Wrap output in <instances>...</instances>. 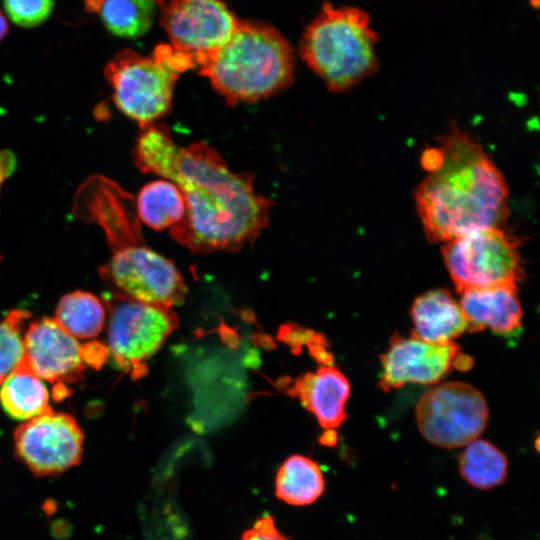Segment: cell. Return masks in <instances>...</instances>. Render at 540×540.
Returning a JSON list of instances; mask_svg holds the SVG:
<instances>
[{"label": "cell", "mask_w": 540, "mask_h": 540, "mask_svg": "<svg viewBox=\"0 0 540 540\" xmlns=\"http://www.w3.org/2000/svg\"><path fill=\"white\" fill-rule=\"evenodd\" d=\"M141 130L135 165L173 182L185 201L184 218L170 228L176 242L196 254L236 252L267 227L273 202L255 191L251 174L232 171L204 142L178 146L164 124Z\"/></svg>", "instance_id": "6da1fadb"}, {"label": "cell", "mask_w": 540, "mask_h": 540, "mask_svg": "<svg viewBox=\"0 0 540 540\" xmlns=\"http://www.w3.org/2000/svg\"><path fill=\"white\" fill-rule=\"evenodd\" d=\"M426 176L414 191L430 242L446 243L475 230L503 227L508 214L506 181L482 146L453 127L422 153Z\"/></svg>", "instance_id": "7a4b0ae2"}, {"label": "cell", "mask_w": 540, "mask_h": 540, "mask_svg": "<svg viewBox=\"0 0 540 540\" xmlns=\"http://www.w3.org/2000/svg\"><path fill=\"white\" fill-rule=\"evenodd\" d=\"M293 49L264 22L238 20L229 40L198 74L230 105L256 102L286 89L293 80Z\"/></svg>", "instance_id": "3957f363"}, {"label": "cell", "mask_w": 540, "mask_h": 540, "mask_svg": "<svg viewBox=\"0 0 540 540\" xmlns=\"http://www.w3.org/2000/svg\"><path fill=\"white\" fill-rule=\"evenodd\" d=\"M377 41L365 11L325 3L305 29L299 53L330 91L345 92L377 69Z\"/></svg>", "instance_id": "277c9868"}, {"label": "cell", "mask_w": 540, "mask_h": 540, "mask_svg": "<svg viewBox=\"0 0 540 540\" xmlns=\"http://www.w3.org/2000/svg\"><path fill=\"white\" fill-rule=\"evenodd\" d=\"M191 68L186 56L160 44L150 56L120 51L106 64L104 76L117 108L144 128L170 110L175 84Z\"/></svg>", "instance_id": "5b68a950"}, {"label": "cell", "mask_w": 540, "mask_h": 540, "mask_svg": "<svg viewBox=\"0 0 540 540\" xmlns=\"http://www.w3.org/2000/svg\"><path fill=\"white\" fill-rule=\"evenodd\" d=\"M443 244L444 264L459 293L517 285L523 278L519 243L504 227L475 230Z\"/></svg>", "instance_id": "8992f818"}, {"label": "cell", "mask_w": 540, "mask_h": 540, "mask_svg": "<svg viewBox=\"0 0 540 540\" xmlns=\"http://www.w3.org/2000/svg\"><path fill=\"white\" fill-rule=\"evenodd\" d=\"M106 303L108 350L121 369L133 378L141 377L147 371V361L178 328V317L172 308L115 293Z\"/></svg>", "instance_id": "52a82bcc"}, {"label": "cell", "mask_w": 540, "mask_h": 540, "mask_svg": "<svg viewBox=\"0 0 540 540\" xmlns=\"http://www.w3.org/2000/svg\"><path fill=\"white\" fill-rule=\"evenodd\" d=\"M112 251V257L100 267L99 274L115 294L167 308L184 302L188 289L172 261L145 246L143 241Z\"/></svg>", "instance_id": "ba28073f"}, {"label": "cell", "mask_w": 540, "mask_h": 540, "mask_svg": "<svg viewBox=\"0 0 540 540\" xmlns=\"http://www.w3.org/2000/svg\"><path fill=\"white\" fill-rule=\"evenodd\" d=\"M415 416L427 441L452 449L466 446L483 433L489 410L480 391L455 381L427 390L416 405Z\"/></svg>", "instance_id": "9c48e42d"}, {"label": "cell", "mask_w": 540, "mask_h": 540, "mask_svg": "<svg viewBox=\"0 0 540 540\" xmlns=\"http://www.w3.org/2000/svg\"><path fill=\"white\" fill-rule=\"evenodd\" d=\"M14 453L36 477L58 476L80 464L84 433L70 414L49 408L14 432Z\"/></svg>", "instance_id": "30bf717a"}, {"label": "cell", "mask_w": 540, "mask_h": 540, "mask_svg": "<svg viewBox=\"0 0 540 540\" xmlns=\"http://www.w3.org/2000/svg\"><path fill=\"white\" fill-rule=\"evenodd\" d=\"M161 11L170 46L198 69L229 40L238 23L220 0H169Z\"/></svg>", "instance_id": "8fae6325"}, {"label": "cell", "mask_w": 540, "mask_h": 540, "mask_svg": "<svg viewBox=\"0 0 540 540\" xmlns=\"http://www.w3.org/2000/svg\"><path fill=\"white\" fill-rule=\"evenodd\" d=\"M459 355L460 348L455 342L435 344L396 333L380 357L379 385L388 392L407 383H437L455 368Z\"/></svg>", "instance_id": "7c38bea8"}, {"label": "cell", "mask_w": 540, "mask_h": 540, "mask_svg": "<svg viewBox=\"0 0 540 540\" xmlns=\"http://www.w3.org/2000/svg\"><path fill=\"white\" fill-rule=\"evenodd\" d=\"M23 362L40 379L59 386L77 381L87 365L84 345L50 317L34 320L28 326Z\"/></svg>", "instance_id": "4fadbf2b"}, {"label": "cell", "mask_w": 540, "mask_h": 540, "mask_svg": "<svg viewBox=\"0 0 540 540\" xmlns=\"http://www.w3.org/2000/svg\"><path fill=\"white\" fill-rule=\"evenodd\" d=\"M459 304L468 331L490 329L500 335L515 333L522 324V306L517 285L470 288L460 292Z\"/></svg>", "instance_id": "5bb4252c"}, {"label": "cell", "mask_w": 540, "mask_h": 540, "mask_svg": "<svg viewBox=\"0 0 540 540\" xmlns=\"http://www.w3.org/2000/svg\"><path fill=\"white\" fill-rule=\"evenodd\" d=\"M289 394L297 397L316 417L320 426L327 430L338 428L347 417L345 406L350 395V384L333 365H323L315 372L301 375L294 381Z\"/></svg>", "instance_id": "9a60e30c"}, {"label": "cell", "mask_w": 540, "mask_h": 540, "mask_svg": "<svg viewBox=\"0 0 540 540\" xmlns=\"http://www.w3.org/2000/svg\"><path fill=\"white\" fill-rule=\"evenodd\" d=\"M412 337L442 344L453 342L468 323L459 302L447 289H435L419 295L411 307Z\"/></svg>", "instance_id": "2e32d148"}, {"label": "cell", "mask_w": 540, "mask_h": 540, "mask_svg": "<svg viewBox=\"0 0 540 540\" xmlns=\"http://www.w3.org/2000/svg\"><path fill=\"white\" fill-rule=\"evenodd\" d=\"M48 390L22 362L1 384L0 404L13 419L28 421L51 408Z\"/></svg>", "instance_id": "e0dca14e"}, {"label": "cell", "mask_w": 540, "mask_h": 540, "mask_svg": "<svg viewBox=\"0 0 540 540\" xmlns=\"http://www.w3.org/2000/svg\"><path fill=\"white\" fill-rule=\"evenodd\" d=\"M325 478L317 462L303 455H291L280 466L275 479L278 499L294 506L315 502L325 491Z\"/></svg>", "instance_id": "ac0fdd59"}, {"label": "cell", "mask_w": 540, "mask_h": 540, "mask_svg": "<svg viewBox=\"0 0 540 540\" xmlns=\"http://www.w3.org/2000/svg\"><path fill=\"white\" fill-rule=\"evenodd\" d=\"M135 207L139 220L158 231L172 228L184 218L186 212L179 188L163 178L142 187Z\"/></svg>", "instance_id": "d6986e66"}, {"label": "cell", "mask_w": 540, "mask_h": 540, "mask_svg": "<svg viewBox=\"0 0 540 540\" xmlns=\"http://www.w3.org/2000/svg\"><path fill=\"white\" fill-rule=\"evenodd\" d=\"M87 6L98 11L107 30L122 38H137L152 26L155 0H90Z\"/></svg>", "instance_id": "ffe728a7"}, {"label": "cell", "mask_w": 540, "mask_h": 540, "mask_svg": "<svg viewBox=\"0 0 540 540\" xmlns=\"http://www.w3.org/2000/svg\"><path fill=\"white\" fill-rule=\"evenodd\" d=\"M459 473L471 486L488 490L503 484L508 474V459L494 444L475 439L458 458Z\"/></svg>", "instance_id": "44dd1931"}, {"label": "cell", "mask_w": 540, "mask_h": 540, "mask_svg": "<svg viewBox=\"0 0 540 540\" xmlns=\"http://www.w3.org/2000/svg\"><path fill=\"white\" fill-rule=\"evenodd\" d=\"M54 319L76 339H92L105 324V306L92 293L74 291L61 297Z\"/></svg>", "instance_id": "7402d4cb"}, {"label": "cell", "mask_w": 540, "mask_h": 540, "mask_svg": "<svg viewBox=\"0 0 540 540\" xmlns=\"http://www.w3.org/2000/svg\"><path fill=\"white\" fill-rule=\"evenodd\" d=\"M29 315L26 310L14 309L0 320V384L24 360L23 328Z\"/></svg>", "instance_id": "603a6c76"}, {"label": "cell", "mask_w": 540, "mask_h": 540, "mask_svg": "<svg viewBox=\"0 0 540 540\" xmlns=\"http://www.w3.org/2000/svg\"><path fill=\"white\" fill-rule=\"evenodd\" d=\"M54 0H4L8 17L18 26L34 27L52 13Z\"/></svg>", "instance_id": "cb8c5ba5"}, {"label": "cell", "mask_w": 540, "mask_h": 540, "mask_svg": "<svg viewBox=\"0 0 540 540\" xmlns=\"http://www.w3.org/2000/svg\"><path fill=\"white\" fill-rule=\"evenodd\" d=\"M241 540H290L281 534L274 522V519L267 515L258 519L253 529L246 530Z\"/></svg>", "instance_id": "d4e9b609"}, {"label": "cell", "mask_w": 540, "mask_h": 540, "mask_svg": "<svg viewBox=\"0 0 540 540\" xmlns=\"http://www.w3.org/2000/svg\"><path fill=\"white\" fill-rule=\"evenodd\" d=\"M16 165L14 156L8 151L0 150V191L4 181L11 175Z\"/></svg>", "instance_id": "484cf974"}, {"label": "cell", "mask_w": 540, "mask_h": 540, "mask_svg": "<svg viewBox=\"0 0 540 540\" xmlns=\"http://www.w3.org/2000/svg\"><path fill=\"white\" fill-rule=\"evenodd\" d=\"M320 442L323 445L334 446L337 442V434L334 430H327L320 438Z\"/></svg>", "instance_id": "4316f807"}, {"label": "cell", "mask_w": 540, "mask_h": 540, "mask_svg": "<svg viewBox=\"0 0 540 540\" xmlns=\"http://www.w3.org/2000/svg\"><path fill=\"white\" fill-rule=\"evenodd\" d=\"M8 31V24L7 21L0 11V41L6 36Z\"/></svg>", "instance_id": "83f0119b"}, {"label": "cell", "mask_w": 540, "mask_h": 540, "mask_svg": "<svg viewBox=\"0 0 540 540\" xmlns=\"http://www.w3.org/2000/svg\"><path fill=\"white\" fill-rule=\"evenodd\" d=\"M169 0H155L156 4L161 8Z\"/></svg>", "instance_id": "f1b7e54d"}, {"label": "cell", "mask_w": 540, "mask_h": 540, "mask_svg": "<svg viewBox=\"0 0 540 540\" xmlns=\"http://www.w3.org/2000/svg\"><path fill=\"white\" fill-rule=\"evenodd\" d=\"M531 5L534 7V8H537L538 5H539V0H529Z\"/></svg>", "instance_id": "f546056e"}, {"label": "cell", "mask_w": 540, "mask_h": 540, "mask_svg": "<svg viewBox=\"0 0 540 540\" xmlns=\"http://www.w3.org/2000/svg\"><path fill=\"white\" fill-rule=\"evenodd\" d=\"M0 259H1V256H0Z\"/></svg>", "instance_id": "4dcf8cb0"}]
</instances>
